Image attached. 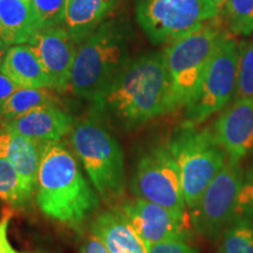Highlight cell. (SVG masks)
<instances>
[{
    "label": "cell",
    "mask_w": 253,
    "mask_h": 253,
    "mask_svg": "<svg viewBox=\"0 0 253 253\" xmlns=\"http://www.w3.org/2000/svg\"><path fill=\"white\" fill-rule=\"evenodd\" d=\"M89 102L90 115L125 130L172 113L171 86L164 53L154 52L131 59Z\"/></svg>",
    "instance_id": "1"
},
{
    "label": "cell",
    "mask_w": 253,
    "mask_h": 253,
    "mask_svg": "<svg viewBox=\"0 0 253 253\" xmlns=\"http://www.w3.org/2000/svg\"><path fill=\"white\" fill-rule=\"evenodd\" d=\"M36 202L50 219L79 231L100 207V196L84 178L75 154L61 141L45 142Z\"/></svg>",
    "instance_id": "2"
},
{
    "label": "cell",
    "mask_w": 253,
    "mask_h": 253,
    "mask_svg": "<svg viewBox=\"0 0 253 253\" xmlns=\"http://www.w3.org/2000/svg\"><path fill=\"white\" fill-rule=\"evenodd\" d=\"M130 60L128 28L118 20L104 21L78 45L69 90L75 96L91 100Z\"/></svg>",
    "instance_id": "3"
},
{
    "label": "cell",
    "mask_w": 253,
    "mask_h": 253,
    "mask_svg": "<svg viewBox=\"0 0 253 253\" xmlns=\"http://www.w3.org/2000/svg\"><path fill=\"white\" fill-rule=\"evenodd\" d=\"M69 134L73 151L100 198L107 205L119 202L126 191V172L123 151L115 136L93 115L74 123Z\"/></svg>",
    "instance_id": "4"
},
{
    "label": "cell",
    "mask_w": 253,
    "mask_h": 253,
    "mask_svg": "<svg viewBox=\"0 0 253 253\" xmlns=\"http://www.w3.org/2000/svg\"><path fill=\"white\" fill-rule=\"evenodd\" d=\"M168 148L178 166L186 207L192 210L229 157L212 130L189 122L177 129Z\"/></svg>",
    "instance_id": "5"
},
{
    "label": "cell",
    "mask_w": 253,
    "mask_h": 253,
    "mask_svg": "<svg viewBox=\"0 0 253 253\" xmlns=\"http://www.w3.org/2000/svg\"><path fill=\"white\" fill-rule=\"evenodd\" d=\"M224 33L213 19L163 50L171 86L172 112L185 108L195 96Z\"/></svg>",
    "instance_id": "6"
},
{
    "label": "cell",
    "mask_w": 253,
    "mask_h": 253,
    "mask_svg": "<svg viewBox=\"0 0 253 253\" xmlns=\"http://www.w3.org/2000/svg\"><path fill=\"white\" fill-rule=\"evenodd\" d=\"M212 0H138L136 20L153 43H171L217 19Z\"/></svg>",
    "instance_id": "7"
},
{
    "label": "cell",
    "mask_w": 253,
    "mask_h": 253,
    "mask_svg": "<svg viewBox=\"0 0 253 253\" xmlns=\"http://www.w3.org/2000/svg\"><path fill=\"white\" fill-rule=\"evenodd\" d=\"M238 43L225 32L195 96L185 107V122L201 125L223 110L237 90Z\"/></svg>",
    "instance_id": "8"
},
{
    "label": "cell",
    "mask_w": 253,
    "mask_h": 253,
    "mask_svg": "<svg viewBox=\"0 0 253 253\" xmlns=\"http://www.w3.org/2000/svg\"><path fill=\"white\" fill-rule=\"evenodd\" d=\"M130 186L136 198L188 216L178 166L168 145L155 147L138 160Z\"/></svg>",
    "instance_id": "9"
},
{
    "label": "cell",
    "mask_w": 253,
    "mask_h": 253,
    "mask_svg": "<svg viewBox=\"0 0 253 253\" xmlns=\"http://www.w3.org/2000/svg\"><path fill=\"white\" fill-rule=\"evenodd\" d=\"M244 188V171L240 162L227 160L225 166L205 189L197 207L191 211L195 230L216 242L223 235L238 209Z\"/></svg>",
    "instance_id": "10"
},
{
    "label": "cell",
    "mask_w": 253,
    "mask_h": 253,
    "mask_svg": "<svg viewBox=\"0 0 253 253\" xmlns=\"http://www.w3.org/2000/svg\"><path fill=\"white\" fill-rule=\"evenodd\" d=\"M116 209L137 233L147 250L168 240H189L188 216H181L140 198L123 202Z\"/></svg>",
    "instance_id": "11"
},
{
    "label": "cell",
    "mask_w": 253,
    "mask_h": 253,
    "mask_svg": "<svg viewBox=\"0 0 253 253\" xmlns=\"http://www.w3.org/2000/svg\"><path fill=\"white\" fill-rule=\"evenodd\" d=\"M27 45L48 75L50 88L58 93L69 89L78 43L67 28L65 26L40 28L28 40Z\"/></svg>",
    "instance_id": "12"
},
{
    "label": "cell",
    "mask_w": 253,
    "mask_h": 253,
    "mask_svg": "<svg viewBox=\"0 0 253 253\" xmlns=\"http://www.w3.org/2000/svg\"><path fill=\"white\" fill-rule=\"evenodd\" d=\"M212 131L229 160L242 162L253 150V100L236 97L219 114Z\"/></svg>",
    "instance_id": "13"
},
{
    "label": "cell",
    "mask_w": 253,
    "mask_h": 253,
    "mask_svg": "<svg viewBox=\"0 0 253 253\" xmlns=\"http://www.w3.org/2000/svg\"><path fill=\"white\" fill-rule=\"evenodd\" d=\"M74 120L59 106H45L2 123L1 128L38 142H56L69 134Z\"/></svg>",
    "instance_id": "14"
},
{
    "label": "cell",
    "mask_w": 253,
    "mask_h": 253,
    "mask_svg": "<svg viewBox=\"0 0 253 253\" xmlns=\"http://www.w3.org/2000/svg\"><path fill=\"white\" fill-rule=\"evenodd\" d=\"M43 143L0 128V153L8 158L32 195L36 194Z\"/></svg>",
    "instance_id": "15"
},
{
    "label": "cell",
    "mask_w": 253,
    "mask_h": 253,
    "mask_svg": "<svg viewBox=\"0 0 253 253\" xmlns=\"http://www.w3.org/2000/svg\"><path fill=\"white\" fill-rule=\"evenodd\" d=\"M90 231L109 253H147V248L118 209L104 211L91 223Z\"/></svg>",
    "instance_id": "16"
},
{
    "label": "cell",
    "mask_w": 253,
    "mask_h": 253,
    "mask_svg": "<svg viewBox=\"0 0 253 253\" xmlns=\"http://www.w3.org/2000/svg\"><path fill=\"white\" fill-rule=\"evenodd\" d=\"M120 0H67L63 26L78 45L90 36L108 17Z\"/></svg>",
    "instance_id": "17"
},
{
    "label": "cell",
    "mask_w": 253,
    "mask_h": 253,
    "mask_svg": "<svg viewBox=\"0 0 253 253\" xmlns=\"http://www.w3.org/2000/svg\"><path fill=\"white\" fill-rule=\"evenodd\" d=\"M38 30L32 0H0V40L23 45Z\"/></svg>",
    "instance_id": "18"
},
{
    "label": "cell",
    "mask_w": 253,
    "mask_h": 253,
    "mask_svg": "<svg viewBox=\"0 0 253 253\" xmlns=\"http://www.w3.org/2000/svg\"><path fill=\"white\" fill-rule=\"evenodd\" d=\"M218 253H253V186L245 182L238 209L221 235Z\"/></svg>",
    "instance_id": "19"
},
{
    "label": "cell",
    "mask_w": 253,
    "mask_h": 253,
    "mask_svg": "<svg viewBox=\"0 0 253 253\" xmlns=\"http://www.w3.org/2000/svg\"><path fill=\"white\" fill-rule=\"evenodd\" d=\"M1 72L19 88H50V81L27 43L9 47Z\"/></svg>",
    "instance_id": "20"
},
{
    "label": "cell",
    "mask_w": 253,
    "mask_h": 253,
    "mask_svg": "<svg viewBox=\"0 0 253 253\" xmlns=\"http://www.w3.org/2000/svg\"><path fill=\"white\" fill-rule=\"evenodd\" d=\"M52 88H19L0 107V123H5L31 110L45 106H58Z\"/></svg>",
    "instance_id": "21"
},
{
    "label": "cell",
    "mask_w": 253,
    "mask_h": 253,
    "mask_svg": "<svg viewBox=\"0 0 253 253\" xmlns=\"http://www.w3.org/2000/svg\"><path fill=\"white\" fill-rule=\"evenodd\" d=\"M33 195L28 191L15 168L0 153V201L12 207H24Z\"/></svg>",
    "instance_id": "22"
},
{
    "label": "cell",
    "mask_w": 253,
    "mask_h": 253,
    "mask_svg": "<svg viewBox=\"0 0 253 253\" xmlns=\"http://www.w3.org/2000/svg\"><path fill=\"white\" fill-rule=\"evenodd\" d=\"M224 15L233 34L246 37L253 33V0H227Z\"/></svg>",
    "instance_id": "23"
},
{
    "label": "cell",
    "mask_w": 253,
    "mask_h": 253,
    "mask_svg": "<svg viewBox=\"0 0 253 253\" xmlns=\"http://www.w3.org/2000/svg\"><path fill=\"white\" fill-rule=\"evenodd\" d=\"M236 97L253 100V40H245L238 43Z\"/></svg>",
    "instance_id": "24"
},
{
    "label": "cell",
    "mask_w": 253,
    "mask_h": 253,
    "mask_svg": "<svg viewBox=\"0 0 253 253\" xmlns=\"http://www.w3.org/2000/svg\"><path fill=\"white\" fill-rule=\"evenodd\" d=\"M32 5L39 30L61 26L65 23L67 0H32Z\"/></svg>",
    "instance_id": "25"
},
{
    "label": "cell",
    "mask_w": 253,
    "mask_h": 253,
    "mask_svg": "<svg viewBox=\"0 0 253 253\" xmlns=\"http://www.w3.org/2000/svg\"><path fill=\"white\" fill-rule=\"evenodd\" d=\"M147 253H199L197 248L192 246L188 240H168L151 245Z\"/></svg>",
    "instance_id": "26"
},
{
    "label": "cell",
    "mask_w": 253,
    "mask_h": 253,
    "mask_svg": "<svg viewBox=\"0 0 253 253\" xmlns=\"http://www.w3.org/2000/svg\"><path fill=\"white\" fill-rule=\"evenodd\" d=\"M11 217L12 213L7 211L0 219V253H24L15 250L8 239V224Z\"/></svg>",
    "instance_id": "27"
},
{
    "label": "cell",
    "mask_w": 253,
    "mask_h": 253,
    "mask_svg": "<svg viewBox=\"0 0 253 253\" xmlns=\"http://www.w3.org/2000/svg\"><path fill=\"white\" fill-rule=\"evenodd\" d=\"M80 253H109L106 245L94 232H89L82 243Z\"/></svg>",
    "instance_id": "28"
},
{
    "label": "cell",
    "mask_w": 253,
    "mask_h": 253,
    "mask_svg": "<svg viewBox=\"0 0 253 253\" xmlns=\"http://www.w3.org/2000/svg\"><path fill=\"white\" fill-rule=\"evenodd\" d=\"M17 89H19L17 84L7 75L0 71V107L11 97V95Z\"/></svg>",
    "instance_id": "29"
},
{
    "label": "cell",
    "mask_w": 253,
    "mask_h": 253,
    "mask_svg": "<svg viewBox=\"0 0 253 253\" xmlns=\"http://www.w3.org/2000/svg\"><path fill=\"white\" fill-rule=\"evenodd\" d=\"M9 47H11V46H9L8 43H6L5 41L0 40V71H1L2 65H4L6 54H7Z\"/></svg>",
    "instance_id": "30"
},
{
    "label": "cell",
    "mask_w": 253,
    "mask_h": 253,
    "mask_svg": "<svg viewBox=\"0 0 253 253\" xmlns=\"http://www.w3.org/2000/svg\"><path fill=\"white\" fill-rule=\"evenodd\" d=\"M244 182L246 183V184L253 186V162L251 164V167L249 168V170L244 175Z\"/></svg>",
    "instance_id": "31"
},
{
    "label": "cell",
    "mask_w": 253,
    "mask_h": 253,
    "mask_svg": "<svg viewBox=\"0 0 253 253\" xmlns=\"http://www.w3.org/2000/svg\"><path fill=\"white\" fill-rule=\"evenodd\" d=\"M213 1V4L217 6L218 8H221V7H224V6H225V4L227 2V0H212Z\"/></svg>",
    "instance_id": "32"
}]
</instances>
